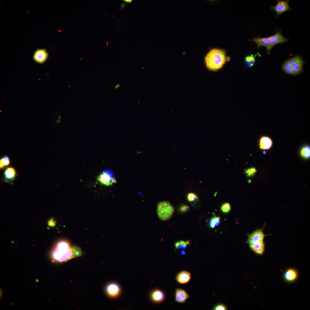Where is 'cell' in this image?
Returning a JSON list of instances; mask_svg holds the SVG:
<instances>
[{"label":"cell","instance_id":"cell-2","mask_svg":"<svg viewBox=\"0 0 310 310\" xmlns=\"http://www.w3.org/2000/svg\"><path fill=\"white\" fill-rule=\"evenodd\" d=\"M250 40L255 42L257 44L258 48L261 46L265 47L268 54H269L271 50L274 46L278 44L287 42L288 41V39L284 37L280 31L268 37L255 38Z\"/></svg>","mask_w":310,"mask_h":310},{"label":"cell","instance_id":"cell-21","mask_svg":"<svg viewBox=\"0 0 310 310\" xmlns=\"http://www.w3.org/2000/svg\"><path fill=\"white\" fill-rule=\"evenodd\" d=\"M190 242L189 240L186 241H179L176 242L175 244V246L176 249H186L188 245H189Z\"/></svg>","mask_w":310,"mask_h":310},{"label":"cell","instance_id":"cell-25","mask_svg":"<svg viewBox=\"0 0 310 310\" xmlns=\"http://www.w3.org/2000/svg\"><path fill=\"white\" fill-rule=\"evenodd\" d=\"M256 172V169L255 167H252L245 170V173L247 177L253 176Z\"/></svg>","mask_w":310,"mask_h":310},{"label":"cell","instance_id":"cell-11","mask_svg":"<svg viewBox=\"0 0 310 310\" xmlns=\"http://www.w3.org/2000/svg\"><path fill=\"white\" fill-rule=\"evenodd\" d=\"M265 237V234L261 230H256L249 235L247 242L249 244L263 241Z\"/></svg>","mask_w":310,"mask_h":310},{"label":"cell","instance_id":"cell-19","mask_svg":"<svg viewBox=\"0 0 310 310\" xmlns=\"http://www.w3.org/2000/svg\"><path fill=\"white\" fill-rule=\"evenodd\" d=\"M10 163V160L8 156L6 155L3 156L0 159V169L9 166Z\"/></svg>","mask_w":310,"mask_h":310},{"label":"cell","instance_id":"cell-32","mask_svg":"<svg viewBox=\"0 0 310 310\" xmlns=\"http://www.w3.org/2000/svg\"><path fill=\"white\" fill-rule=\"evenodd\" d=\"M119 86V85L117 84L115 87L116 88H117Z\"/></svg>","mask_w":310,"mask_h":310},{"label":"cell","instance_id":"cell-23","mask_svg":"<svg viewBox=\"0 0 310 310\" xmlns=\"http://www.w3.org/2000/svg\"><path fill=\"white\" fill-rule=\"evenodd\" d=\"M220 218L218 216H215L212 218L209 222V226L211 228H214L218 226L220 222Z\"/></svg>","mask_w":310,"mask_h":310},{"label":"cell","instance_id":"cell-12","mask_svg":"<svg viewBox=\"0 0 310 310\" xmlns=\"http://www.w3.org/2000/svg\"><path fill=\"white\" fill-rule=\"evenodd\" d=\"M16 175V170L13 167L6 168L3 172L4 181L9 184H13Z\"/></svg>","mask_w":310,"mask_h":310},{"label":"cell","instance_id":"cell-3","mask_svg":"<svg viewBox=\"0 0 310 310\" xmlns=\"http://www.w3.org/2000/svg\"><path fill=\"white\" fill-rule=\"evenodd\" d=\"M52 257L55 261L61 262L73 258L71 247L69 243L65 241L59 242L53 250Z\"/></svg>","mask_w":310,"mask_h":310},{"label":"cell","instance_id":"cell-17","mask_svg":"<svg viewBox=\"0 0 310 310\" xmlns=\"http://www.w3.org/2000/svg\"><path fill=\"white\" fill-rule=\"evenodd\" d=\"M297 274L296 270L293 269H290L287 270L284 275L285 278L288 281H292L297 278Z\"/></svg>","mask_w":310,"mask_h":310},{"label":"cell","instance_id":"cell-4","mask_svg":"<svg viewBox=\"0 0 310 310\" xmlns=\"http://www.w3.org/2000/svg\"><path fill=\"white\" fill-rule=\"evenodd\" d=\"M304 63L301 57L296 56L286 61L282 65V68L283 71L286 73L295 76L302 72Z\"/></svg>","mask_w":310,"mask_h":310},{"label":"cell","instance_id":"cell-13","mask_svg":"<svg viewBox=\"0 0 310 310\" xmlns=\"http://www.w3.org/2000/svg\"><path fill=\"white\" fill-rule=\"evenodd\" d=\"M175 301L179 303H183L189 297V296L184 290L177 288L175 290Z\"/></svg>","mask_w":310,"mask_h":310},{"label":"cell","instance_id":"cell-14","mask_svg":"<svg viewBox=\"0 0 310 310\" xmlns=\"http://www.w3.org/2000/svg\"><path fill=\"white\" fill-rule=\"evenodd\" d=\"M191 278V273L185 271L179 273L176 277L177 282L181 284H185L188 282Z\"/></svg>","mask_w":310,"mask_h":310},{"label":"cell","instance_id":"cell-9","mask_svg":"<svg viewBox=\"0 0 310 310\" xmlns=\"http://www.w3.org/2000/svg\"><path fill=\"white\" fill-rule=\"evenodd\" d=\"M277 1V3L276 5L271 7V9L276 12L277 16L290 9L289 5V1L278 0Z\"/></svg>","mask_w":310,"mask_h":310},{"label":"cell","instance_id":"cell-16","mask_svg":"<svg viewBox=\"0 0 310 310\" xmlns=\"http://www.w3.org/2000/svg\"><path fill=\"white\" fill-rule=\"evenodd\" d=\"M150 297L152 300L156 303L162 301L164 298V294L161 290L156 289L153 291L151 294Z\"/></svg>","mask_w":310,"mask_h":310},{"label":"cell","instance_id":"cell-26","mask_svg":"<svg viewBox=\"0 0 310 310\" xmlns=\"http://www.w3.org/2000/svg\"><path fill=\"white\" fill-rule=\"evenodd\" d=\"M230 204L228 203H225L221 206V209L222 212L224 213L229 212L230 210Z\"/></svg>","mask_w":310,"mask_h":310},{"label":"cell","instance_id":"cell-1","mask_svg":"<svg viewBox=\"0 0 310 310\" xmlns=\"http://www.w3.org/2000/svg\"><path fill=\"white\" fill-rule=\"evenodd\" d=\"M230 58L227 57L225 51L216 48L211 49L205 58L207 67L210 70L216 71L221 68Z\"/></svg>","mask_w":310,"mask_h":310},{"label":"cell","instance_id":"cell-8","mask_svg":"<svg viewBox=\"0 0 310 310\" xmlns=\"http://www.w3.org/2000/svg\"><path fill=\"white\" fill-rule=\"evenodd\" d=\"M49 53L44 49H38L34 52L33 58L36 63L40 64L44 63L47 59Z\"/></svg>","mask_w":310,"mask_h":310},{"label":"cell","instance_id":"cell-10","mask_svg":"<svg viewBox=\"0 0 310 310\" xmlns=\"http://www.w3.org/2000/svg\"><path fill=\"white\" fill-rule=\"evenodd\" d=\"M258 144L260 149L264 150H268L272 147L273 141L269 136L263 135L259 138Z\"/></svg>","mask_w":310,"mask_h":310},{"label":"cell","instance_id":"cell-18","mask_svg":"<svg viewBox=\"0 0 310 310\" xmlns=\"http://www.w3.org/2000/svg\"><path fill=\"white\" fill-rule=\"evenodd\" d=\"M301 156L305 159H308L310 157V147L307 144L303 145L301 148L300 151Z\"/></svg>","mask_w":310,"mask_h":310},{"label":"cell","instance_id":"cell-29","mask_svg":"<svg viewBox=\"0 0 310 310\" xmlns=\"http://www.w3.org/2000/svg\"><path fill=\"white\" fill-rule=\"evenodd\" d=\"M132 0H124L123 1L127 3H131L132 2Z\"/></svg>","mask_w":310,"mask_h":310},{"label":"cell","instance_id":"cell-5","mask_svg":"<svg viewBox=\"0 0 310 310\" xmlns=\"http://www.w3.org/2000/svg\"><path fill=\"white\" fill-rule=\"evenodd\" d=\"M175 208L170 202L166 201L159 202L157 207V213L159 218L165 221L170 219L174 213Z\"/></svg>","mask_w":310,"mask_h":310},{"label":"cell","instance_id":"cell-24","mask_svg":"<svg viewBox=\"0 0 310 310\" xmlns=\"http://www.w3.org/2000/svg\"><path fill=\"white\" fill-rule=\"evenodd\" d=\"M73 258L80 256L82 254V251L77 246H73L71 247Z\"/></svg>","mask_w":310,"mask_h":310},{"label":"cell","instance_id":"cell-33","mask_svg":"<svg viewBox=\"0 0 310 310\" xmlns=\"http://www.w3.org/2000/svg\"><path fill=\"white\" fill-rule=\"evenodd\" d=\"M251 180H249L248 181V183H251Z\"/></svg>","mask_w":310,"mask_h":310},{"label":"cell","instance_id":"cell-7","mask_svg":"<svg viewBox=\"0 0 310 310\" xmlns=\"http://www.w3.org/2000/svg\"><path fill=\"white\" fill-rule=\"evenodd\" d=\"M105 290L107 295L113 298L119 297L121 292V288L119 285L114 282L108 284L106 286Z\"/></svg>","mask_w":310,"mask_h":310},{"label":"cell","instance_id":"cell-20","mask_svg":"<svg viewBox=\"0 0 310 310\" xmlns=\"http://www.w3.org/2000/svg\"><path fill=\"white\" fill-rule=\"evenodd\" d=\"M187 199L188 201L193 206L199 201V199L195 193L192 192L189 193L188 194Z\"/></svg>","mask_w":310,"mask_h":310},{"label":"cell","instance_id":"cell-15","mask_svg":"<svg viewBox=\"0 0 310 310\" xmlns=\"http://www.w3.org/2000/svg\"><path fill=\"white\" fill-rule=\"evenodd\" d=\"M251 249L257 254L261 255L265 249V245L264 241L253 243L249 244Z\"/></svg>","mask_w":310,"mask_h":310},{"label":"cell","instance_id":"cell-30","mask_svg":"<svg viewBox=\"0 0 310 310\" xmlns=\"http://www.w3.org/2000/svg\"><path fill=\"white\" fill-rule=\"evenodd\" d=\"M125 6V4L123 3L121 4V9L123 8Z\"/></svg>","mask_w":310,"mask_h":310},{"label":"cell","instance_id":"cell-6","mask_svg":"<svg viewBox=\"0 0 310 310\" xmlns=\"http://www.w3.org/2000/svg\"><path fill=\"white\" fill-rule=\"evenodd\" d=\"M97 180L100 184L107 186H111L116 182L113 172L109 169L103 170L98 176Z\"/></svg>","mask_w":310,"mask_h":310},{"label":"cell","instance_id":"cell-31","mask_svg":"<svg viewBox=\"0 0 310 310\" xmlns=\"http://www.w3.org/2000/svg\"><path fill=\"white\" fill-rule=\"evenodd\" d=\"M181 253L182 255H185V251L184 250H183L181 251Z\"/></svg>","mask_w":310,"mask_h":310},{"label":"cell","instance_id":"cell-27","mask_svg":"<svg viewBox=\"0 0 310 310\" xmlns=\"http://www.w3.org/2000/svg\"><path fill=\"white\" fill-rule=\"evenodd\" d=\"M189 209V207L185 205H181L179 208V211L182 213H184L187 212Z\"/></svg>","mask_w":310,"mask_h":310},{"label":"cell","instance_id":"cell-34","mask_svg":"<svg viewBox=\"0 0 310 310\" xmlns=\"http://www.w3.org/2000/svg\"><path fill=\"white\" fill-rule=\"evenodd\" d=\"M263 153L264 154H266V152L265 151H264Z\"/></svg>","mask_w":310,"mask_h":310},{"label":"cell","instance_id":"cell-22","mask_svg":"<svg viewBox=\"0 0 310 310\" xmlns=\"http://www.w3.org/2000/svg\"><path fill=\"white\" fill-rule=\"evenodd\" d=\"M256 55L253 56L252 55L246 57L245 60L247 63L246 65L249 67H250L253 66L255 62V57Z\"/></svg>","mask_w":310,"mask_h":310},{"label":"cell","instance_id":"cell-28","mask_svg":"<svg viewBox=\"0 0 310 310\" xmlns=\"http://www.w3.org/2000/svg\"><path fill=\"white\" fill-rule=\"evenodd\" d=\"M215 310H226L225 306L223 304H220L216 306L214 309Z\"/></svg>","mask_w":310,"mask_h":310}]
</instances>
